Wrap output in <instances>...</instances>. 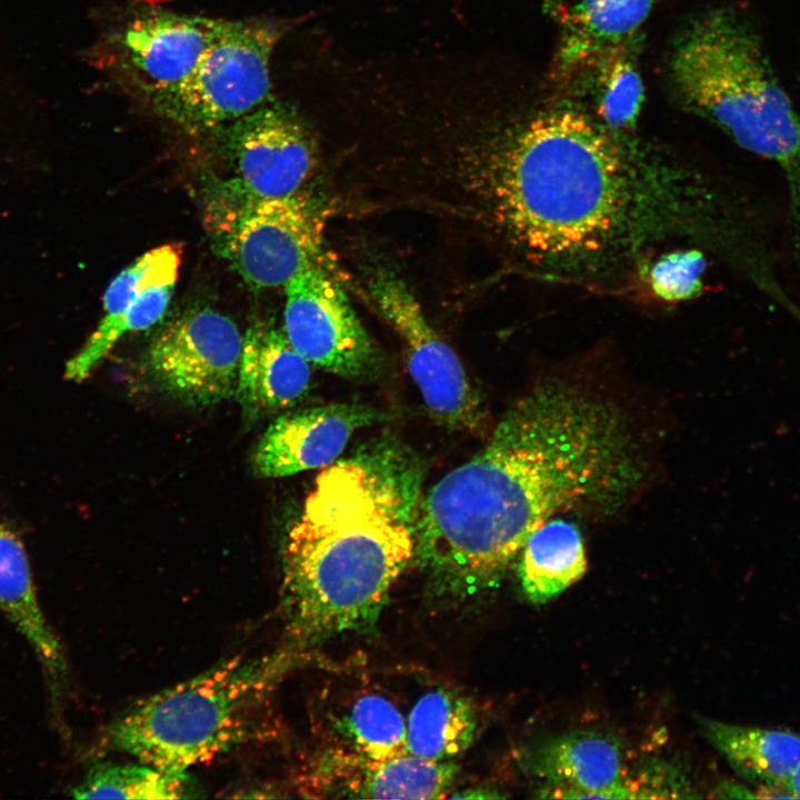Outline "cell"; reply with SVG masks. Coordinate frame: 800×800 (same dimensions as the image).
I'll use <instances>...</instances> for the list:
<instances>
[{"label": "cell", "mask_w": 800, "mask_h": 800, "mask_svg": "<svg viewBox=\"0 0 800 800\" xmlns=\"http://www.w3.org/2000/svg\"><path fill=\"white\" fill-rule=\"evenodd\" d=\"M532 772L549 798H642L624 781L620 742L610 734L578 730L553 737L530 756Z\"/></svg>", "instance_id": "cell-15"}, {"label": "cell", "mask_w": 800, "mask_h": 800, "mask_svg": "<svg viewBox=\"0 0 800 800\" xmlns=\"http://www.w3.org/2000/svg\"><path fill=\"white\" fill-rule=\"evenodd\" d=\"M702 729L712 746L739 773L783 788L800 763V737L781 730L703 720Z\"/></svg>", "instance_id": "cell-20"}, {"label": "cell", "mask_w": 800, "mask_h": 800, "mask_svg": "<svg viewBox=\"0 0 800 800\" xmlns=\"http://www.w3.org/2000/svg\"><path fill=\"white\" fill-rule=\"evenodd\" d=\"M706 259L696 249H677L658 257L647 271V282L664 302H683L701 292Z\"/></svg>", "instance_id": "cell-26"}, {"label": "cell", "mask_w": 800, "mask_h": 800, "mask_svg": "<svg viewBox=\"0 0 800 800\" xmlns=\"http://www.w3.org/2000/svg\"><path fill=\"white\" fill-rule=\"evenodd\" d=\"M211 210L214 248L251 288L286 287L319 259L324 221L303 191L259 198L230 181Z\"/></svg>", "instance_id": "cell-7"}, {"label": "cell", "mask_w": 800, "mask_h": 800, "mask_svg": "<svg viewBox=\"0 0 800 800\" xmlns=\"http://www.w3.org/2000/svg\"><path fill=\"white\" fill-rule=\"evenodd\" d=\"M310 380V362L284 331L266 321L246 330L234 396L247 418L294 406L307 394Z\"/></svg>", "instance_id": "cell-16"}, {"label": "cell", "mask_w": 800, "mask_h": 800, "mask_svg": "<svg viewBox=\"0 0 800 800\" xmlns=\"http://www.w3.org/2000/svg\"><path fill=\"white\" fill-rule=\"evenodd\" d=\"M283 331L311 366L347 379H364L379 354L340 284L319 259L286 284Z\"/></svg>", "instance_id": "cell-10"}, {"label": "cell", "mask_w": 800, "mask_h": 800, "mask_svg": "<svg viewBox=\"0 0 800 800\" xmlns=\"http://www.w3.org/2000/svg\"><path fill=\"white\" fill-rule=\"evenodd\" d=\"M224 20L156 12L129 21L116 36L118 64L148 98L188 78Z\"/></svg>", "instance_id": "cell-13"}, {"label": "cell", "mask_w": 800, "mask_h": 800, "mask_svg": "<svg viewBox=\"0 0 800 800\" xmlns=\"http://www.w3.org/2000/svg\"><path fill=\"white\" fill-rule=\"evenodd\" d=\"M484 187L506 241L559 278L594 276L622 258L651 210L630 150L576 107L502 130L488 150Z\"/></svg>", "instance_id": "cell-2"}, {"label": "cell", "mask_w": 800, "mask_h": 800, "mask_svg": "<svg viewBox=\"0 0 800 800\" xmlns=\"http://www.w3.org/2000/svg\"><path fill=\"white\" fill-rule=\"evenodd\" d=\"M383 419L359 402H341L291 411L273 420L252 456L254 472L264 478L288 477L327 467L341 454L358 429Z\"/></svg>", "instance_id": "cell-14"}, {"label": "cell", "mask_w": 800, "mask_h": 800, "mask_svg": "<svg viewBox=\"0 0 800 800\" xmlns=\"http://www.w3.org/2000/svg\"><path fill=\"white\" fill-rule=\"evenodd\" d=\"M587 557L581 533L563 519L548 520L520 551L519 579L527 599L544 603L582 578Z\"/></svg>", "instance_id": "cell-19"}, {"label": "cell", "mask_w": 800, "mask_h": 800, "mask_svg": "<svg viewBox=\"0 0 800 800\" xmlns=\"http://www.w3.org/2000/svg\"><path fill=\"white\" fill-rule=\"evenodd\" d=\"M364 772L351 778L347 791L352 797L373 799L443 798L457 774L451 761L399 754L376 763H364Z\"/></svg>", "instance_id": "cell-23"}, {"label": "cell", "mask_w": 800, "mask_h": 800, "mask_svg": "<svg viewBox=\"0 0 800 800\" xmlns=\"http://www.w3.org/2000/svg\"><path fill=\"white\" fill-rule=\"evenodd\" d=\"M629 46L606 48L581 68L590 71L589 88L597 120L631 150V138L644 100V87Z\"/></svg>", "instance_id": "cell-21"}, {"label": "cell", "mask_w": 800, "mask_h": 800, "mask_svg": "<svg viewBox=\"0 0 800 800\" xmlns=\"http://www.w3.org/2000/svg\"><path fill=\"white\" fill-rule=\"evenodd\" d=\"M476 712L464 698L439 689L413 707L407 729V752L430 760L450 761L464 752L477 731Z\"/></svg>", "instance_id": "cell-22"}, {"label": "cell", "mask_w": 800, "mask_h": 800, "mask_svg": "<svg viewBox=\"0 0 800 800\" xmlns=\"http://www.w3.org/2000/svg\"><path fill=\"white\" fill-rule=\"evenodd\" d=\"M187 774L154 766L97 762L71 789L77 799H180L189 797Z\"/></svg>", "instance_id": "cell-24"}, {"label": "cell", "mask_w": 800, "mask_h": 800, "mask_svg": "<svg viewBox=\"0 0 800 800\" xmlns=\"http://www.w3.org/2000/svg\"><path fill=\"white\" fill-rule=\"evenodd\" d=\"M179 244L147 251L123 269L103 297V316L97 329L64 368V378L86 380L126 334L154 326L173 296L181 263Z\"/></svg>", "instance_id": "cell-12"}, {"label": "cell", "mask_w": 800, "mask_h": 800, "mask_svg": "<svg viewBox=\"0 0 800 800\" xmlns=\"http://www.w3.org/2000/svg\"><path fill=\"white\" fill-rule=\"evenodd\" d=\"M669 77L688 111L783 170L800 219V114L751 21L730 8L692 19L672 47Z\"/></svg>", "instance_id": "cell-4"}, {"label": "cell", "mask_w": 800, "mask_h": 800, "mask_svg": "<svg viewBox=\"0 0 800 800\" xmlns=\"http://www.w3.org/2000/svg\"><path fill=\"white\" fill-rule=\"evenodd\" d=\"M543 11L556 20H560L564 12L562 0H541Z\"/></svg>", "instance_id": "cell-28"}, {"label": "cell", "mask_w": 800, "mask_h": 800, "mask_svg": "<svg viewBox=\"0 0 800 800\" xmlns=\"http://www.w3.org/2000/svg\"><path fill=\"white\" fill-rule=\"evenodd\" d=\"M284 653L237 656L134 703L106 729L101 747L186 774L268 736Z\"/></svg>", "instance_id": "cell-5"}, {"label": "cell", "mask_w": 800, "mask_h": 800, "mask_svg": "<svg viewBox=\"0 0 800 800\" xmlns=\"http://www.w3.org/2000/svg\"><path fill=\"white\" fill-rule=\"evenodd\" d=\"M784 789L791 798L800 799V763L784 783Z\"/></svg>", "instance_id": "cell-27"}, {"label": "cell", "mask_w": 800, "mask_h": 800, "mask_svg": "<svg viewBox=\"0 0 800 800\" xmlns=\"http://www.w3.org/2000/svg\"><path fill=\"white\" fill-rule=\"evenodd\" d=\"M367 284L376 307L401 339L409 372L433 418L453 430L479 429L484 421L479 392L407 283L392 270L378 268Z\"/></svg>", "instance_id": "cell-8"}, {"label": "cell", "mask_w": 800, "mask_h": 800, "mask_svg": "<svg viewBox=\"0 0 800 800\" xmlns=\"http://www.w3.org/2000/svg\"><path fill=\"white\" fill-rule=\"evenodd\" d=\"M243 336L226 314L197 308L169 322L152 341L149 369L170 396L197 407L236 394Z\"/></svg>", "instance_id": "cell-9"}, {"label": "cell", "mask_w": 800, "mask_h": 800, "mask_svg": "<svg viewBox=\"0 0 800 800\" xmlns=\"http://www.w3.org/2000/svg\"><path fill=\"white\" fill-rule=\"evenodd\" d=\"M656 0H576L564 9L558 52L563 71L581 68L601 50L630 44Z\"/></svg>", "instance_id": "cell-18"}, {"label": "cell", "mask_w": 800, "mask_h": 800, "mask_svg": "<svg viewBox=\"0 0 800 800\" xmlns=\"http://www.w3.org/2000/svg\"><path fill=\"white\" fill-rule=\"evenodd\" d=\"M633 447L614 402L566 380L540 383L422 496L413 560L440 597L492 587L551 516L622 498L640 476Z\"/></svg>", "instance_id": "cell-1"}, {"label": "cell", "mask_w": 800, "mask_h": 800, "mask_svg": "<svg viewBox=\"0 0 800 800\" xmlns=\"http://www.w3.org/2000/svg\"><path fill=\"white\" fill-rule=\"evenodd\" d=\"M292 21L224 20L181 83L150 99L157 114L188 133H209L274 99L270 61Z\"/></svg>", "instance_id": "cell-6"}, {"label": "cell", "mask_w": 800, "mask_h": 800, "mask_svg": "<svg viewBox=\"0 0 800 800\" xmlns=\"http://www.w3.org/2000/svg\"><path fill=\"white\" fill-rule=\"evenodd\" d=\"M359 762L376 763L407 752V729L398 709L378 694L360 697L338 722Z\"/></svg>", "instance_id": "cell-25"}, {"label": "cell", "mask_w": 800, "mask_h": 800, "mask_svg": "<svg viewBox=\"0 0 800 800\" xmlns=\"http://www.w3.org/2000/svg\"><path fill=\"white\" fill-rule=\"evenodd\" d=\"M422 469L382 439L317 477L283 548L282 599L299 642L362 630L413 560Z\"/></svg>", "instance_id": "cell-3"}, {"label": "cell", "mask_w": 800, "mask_h": 800, "mask_svg": "<svg viewBox=\"0 0 800 800\" xmlns=\"http://www.w3.org/2000/svg\"><path fill=\"white\" fill-rule=\"evenodd\" d=\"M0 610L32 647L52 698L67 678L64 649L40 607L20 536L0 516Z\"/></svg>", "instance_id": "cell-17"}, {"label": "cell", "mask_w": 800, "mask_h": 800, "mask_svg": "<svg viewBox=\"0 0 800 800\" xmlns=\"http://www.w3.org/2000/svg\"><path fill=\"white\" fill-rule=\"evenodd\" d=\"M214 132L241 190L259 198L302 191L317 162L314 140L296 110L283 102L264 103Z\"/></svg>", "instance_id": "cell-11"}]
</instances>
